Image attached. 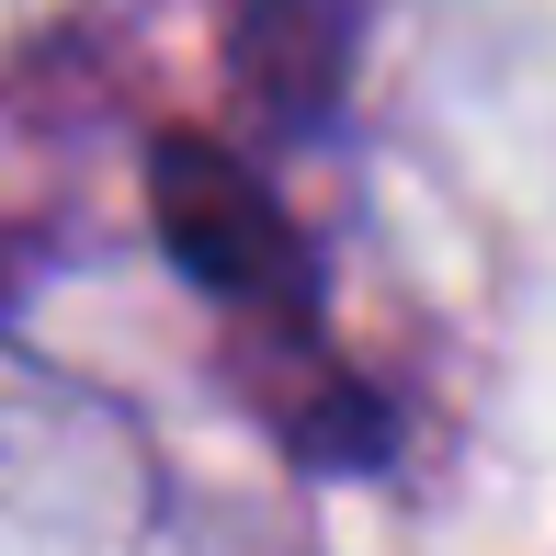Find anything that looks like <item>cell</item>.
I'll return each mask as SVG.
<instances>
[{
    "label": "cell",
    "instance_id": "2",
    "mask_svg": "<svg viewBox=\"0 0 556 556\" xmlns=\"http://www.w3.org/2000/svg\"><path fill=\"white\" fill-rule=\"evenodd\" d=\"M352 58H364V0H239L227 23V68L273 137H318L352 91Z\"/></svg>",
    "mask_w": 556,
    "mask_h": 556
},
{
    "label": "cell",
    "instance_id": "1",
    "mask_svg": "<svg viewBox=\"0 0 556 556\" xmlns=\"http://www.w3.org/2000/svg\"><path fill=\"white\" fill-rule=\"evenodd\" d=\"M148 227H160L170 273L273 352L318 364L330 352V307H318V250L285 216V193L205 125H160L148 137Z\"/></svg>",
    "mask_w": 556,
    "mask_h": 556
}]
</instances>
